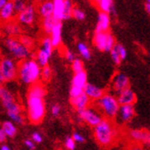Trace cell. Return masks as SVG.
<instances>
[{
  "label": "cell",
  "mask_w": 150,
  "mask_h": 150,
  "mask_svg": "<svg viewBox=\"0 0 150 150\" xmlns=\"http://www.w3.org/2000/svg\"><path fill=\"white\" fill-rule=\"evenodd\" d=\"M0 150H11V148H10L8 146H6V145H3L1 147H0Z\"/></svg>",
  "instance_id": "cell-51"
},
{
  "label": "cell",
  "mask_w": 150,
  "mask_h": 150,
  "mask_svg": "<svg viewBox=\"0 0 150 150\" xmlns=\"http://www.w3.org/2000/svg\"><path fill=\"white\" fill-rule=\"evenodd\" d=\"M87 83H88V76H87V73L85 71H81V72L76 73L74 75L72 79V86L84 89Z\"/></svg>",
  "instance_id": "cell-19"
},
{
  "label": "cell",
  "mask_w": 150,
  "mask_h": 150,
  "mask_svg": "<svg viewBox=\"0 0 150 150\" xmlns=\"http://www.w3.org/2000/svg\"><path fill=\"white\" fill-rule=\"evenodd\" d=\"M51 41L54 48L58 47L62 42V23L61 21H56L53 30L51 31Z\"/></svg>",
  "instance_id": "cell-15"
},
{
  "label": "cell",
  "mask_w": 150,
  "mask_h": 150,
  "mask_svg": "<svg viewBox=\"0 0 150 150\" xmlns=\"http://www.w3.org/2000/svg\"><path fill=\"white\" fill-rule=\"evenodd\" d=\"M110 25V18L107 13L100 12L98 17L96 32H108Z\"/></svg>",
  "instance_id": "cell-14"
},
{
  "label": "cell",
  "mask_w": 150,
  "mask_h": 150,
  "mask_svg": "<svg viewBox=\"0 0 150 150\" xmlns=\"http://www.w3.org/2000/svg\"><path fill=\"white\" fill-rule=\"evenodd\" d=\"M4 31L8 35H9L10 37H15L17 35L21 34V27H19L18 24H17L15 22H12V21H9L5 25Z\"/></svg>",
  "instance_id": "cell-23"
},
{
  "label": "cell",
  "mask_w": 150,
  "mask_h": 150,
  "mask_svg": "<svg viewBox=\"0 0 150 150\" xmlns=\"http://www.w3.org/2000/svg\"><path fill=\"white\" fill-rule=\"evenodd\" d=\"M45 95L46 90L43 85L38 82L30 85L27 97V109L29 121L33 125L41 123L45 116V102L43 100Z\"/></svg>",
  "instance_id": "cell-1"
},
{
  "label": "cell",
  "mask_w": 150,
  "mask_h": 150,
  "mask_svg": "<svg viewBox=\"0 0 150 150\" xmlns=\"http://www.w3.org/2000/svg\"><path fill=\"white\" fill-rule=\"evenodd\" d=\"M70 100H71V103H72V105L77 110L87 109L90 104V100L85 93H83L79 97L75 98V99H71Z\"/></svg>",
  "instance_id": "cell-18"
},
{
  "label": "cell",
  "mask_w": 150,
  "mask_h": 150,
  "mask_svg": "<svg viewBox=\"0 0 150 150\" xmlns=\"http://www.w3.org/2000/svg\"><path fill=\"white\" fill-rule=\"evenodd\" d=\"M6 138H8V136L6 135L5 132L3 131V129L0 128V144H3V143H5Z\"/></svg>",
  "instance_id": "cell-48"
},
{
  "label": "cell",
  "mask_w": 150,
  "mask_h": 150,
  "mask_svg": "<svg viewBox=\"0 0 150 150\" xmlns=\"http://www.w3.org/2000/svg\"><path fill=\"white\" fill-rule=\"evenodd\" d=\"M41 77L43 81H49L52 77V69L50 67H43L41 71Z\"/></svg>",
  "instance_id": "cell-33"
},
{
  "label": "cell",
  "mask_w": 150,
  "mask_h": 150,
  "mask_svg": "<svg viewBox=\"0 0 150 150\" xmlns=\"http://www.w3.org/2000/svg\"><path fill=\"white\" fill-rule=\"evenodd\" d=\"M146 4H149L150 5V0H146Z\"/></svg>",
  "instance_id": "cell-55"
},
{
  "label": "cell",
  "mask_w": 150,
  "mask_h": 150,
  "mask_svg": "<svg viewBox=\"0 0 150 150\" xmlns=\"http://www.w3.org/2000/svg\"><path fill=\"white\" fill-rule=\"evenodd\" d=\"M72 17H74L77 21H83V19H85L86 15H85L84 11H82L81 9L77 8H74L72 11Z\"/></svg>",
  "instance_id": "cell-38"
},
{
  "label": "cell",
  "mask_w": 150,
  "mask_h": 150,
  "mask_svg": "<svg viewBox=\"0 0 150 150\" xmlns=\"http://www.w3.org/2000/svg\"><path fill=\"white\" fill-rule=\"evenodd\" d=\"M64 146L66 147L68 149V150H75L76 148V142L73 140L72 137H70V136H67L64 140Z\"/></svg>",
  "instance_id": "cell-41"
},
{
  "label": "cell",
  "mask_w": 150,
  "mask_h": 150,
  "mask_svg": "<svg viewBox=\"0 0 150 150\" xmlns=\"http://www.w3.org/2000/svg\"><path fill=\"white\" fill-rule=\"evenodd\" d=\"M56 21L53 18V17H49V18H44L42 19V29L43 30L46 32V33L50 34L52 30H53L54 26L55 24Z\"/></svg>",
  "instance_id": "cell-28"
},
{
  "label": "cell",
  "mask_w": 150,
  "mask_h": 150,
  "mask_svg": "<svg viewBox=\"0 0 150 150\" xmlns=\"http://www.w3.org/2000/svg\"><path fill=\"white\" fill-rule=\"evenodd\" d=\"M127 150H146L144 147H142L140 146H130Z\"/></svg>",
  "instance_id": "cell-49"
},
{
  "label": "cell",
  "mask_w": 150,
  "mask_h": 150,
  "mask_svg": "<svg viewBox=\"0 0 150 150\" xmlns=\"http://www.w3.org/2000/svg\"><path fill=\"white\" fill-rule=\"evenodd\" d=\"M42 50H43L45 53L48 54L50 56L53 54V51H54V46L52 44V41L50 37H46L44 38L42 42Z\"/></svg>",
  "instance_id": "cell-31"
},
{
  "label": "cell",
  "mask_w": 150,
  "mask_h": 150,
  "mask_svg": "<svg viewBox=\"0 0 150 150\" xmlns=\"http://www.w3.org/2000/svg\"><path fill=\"white\" fill-rule=\"evenodd\" d=\"M0 70L5 82H10L18 77V64L9 57H4L0 60Z\"/></svg>",
  "instance_id": "cell-6"
},
{
  "label": "cell",
  "mask_w": 150,
  "mask_h": 150,
  "mask_svg": "<svg viewBox=\"0 0 150 150\" xmlns=\"http://www.w3.org/2000/svg\"><path fill=\"white\" fill-rule=\"evenodd\" d=\"M95 4L99 6V8L100 9L101 12L107 13V14L114 12L112 0H97Z\"/></svg>",
  "instance_id": "cell-24"
},
{
  "label": "cell",
  "mask_w": 150,
  "mask_h": 150,
  "mask_svg": "<svg viewBox=\"0 0 150 150\" xmlns=\"http://www.w3.org/2000/svg\"><path fill=\"white\" fill-rule=\"evenodd\" d=\"M84 93V89L83 88H79L77 87H74V86H71L70 88V100L71 99H75V98L79 97L80 95H82Z\"/></svg>",
  "instance_id": "cell-36"
},
{
  "label": "cell",
  "mask_w": 150,
  "mask_h": 150,
  "mask_svg": "<svg viewBox=\"0 0 150 150\" xmlns=\"http://www.w3.org/2000/svg\"><path fill=\"white\" fill-rule=\"evenodd\" d=\"M135 115V110L134 105H120L118 113H117L116 117L118 121L122 123H127Z\"/></svg>",
  "instance_id": "cell-9"
},
{
  "label": "cell",
  "mask_w": 150,
  "mask_h": 150,
  "mask_svg": "<svg viewBox=\"0 0 150 150\" xmlns=\"http://www.w3.org/2000/svg\"><path fill=\"white\" fill-rule=\"evenodd\" d=\"M16 12L14 10V5L12 1H8L0 9V18L3 21H10L14 18Z\"/></svg>",
  "instance_id": "cell-16"
},
{
  "label": "cell",
  "mask_w": 150,
  "mask_h": 150,
  "mask_svg": "<svg viewBox=\"0 0 150 150\" xmlns=\"http://www.w3.org/2000/svg\"><path fill=\"white\" fill-rule=\"evenodd\" d=\"M117 100L120 105H134L136 101V95L131 88H128L119 93Z\"/></svg>",
  "instance_id": "cell-12"
},
{
  "label": "cell",
  "mask_w": 150,
  "mask_h": 150,
  "mask_svg": "<svg viewBox=\"0 0 150 150\" xmlns=\"http://www.w3.org/2000/svg\"><path fill=\"white\" fill-rule=\"evenodd\" d=\"M0 80H2L3 81V76H2V72H1V70H0ZM4 82V81H3Z\"/></svg>",
  "instance_id": "cell-53"
},
{
  "label": "cell",
  "mask_w": 150,
  "mask_h": 150,
  "mask_svg": "<svg viewBox=\"0 0 150 150\" xmlns=\"http://www.w3.org/2000/svg\"><path fill=\"white\" fill-rule=\"evenodd\" d=\"M18 40L21 41V42L24 45L26 48H28L30 51V49H32V48L34 47V41L32 40L30 37H29V36L21 35Z\"/></svg>",
  "instance_id": "cell-32"
},
{
  "label": "cell",
  "mask_w": 150,
  "mask_h": 150,
  "mask_svg": "<svg viewBox=\"0 0 150 150\" xmlns=\"http://www.w3.org/2000/svg\"><path fill=\"white\" fill-rule=\"evenodd\" d=\"M53 11H54V4L53 1H50V0L44 1L39 6V14L43 18L53 17Z\"/></svg>",
  "instance_id": "cell-21"
},
{
  "label": "cell",
  "mask_w": 150,
  "mask_h": 150,
  "mask_svg": "<svg viewBox=\"0 0 150 150\" xmlns=\"http://www.w3.org/2000/svg\"><path fill=\"white\" fill-rule=\"evenodd\" d=\"M109 34V32H96L95 33V36L93 38V42L95 46L100 51L105 52Z\"/></svg>",
  "instance_id": "cell-17"
},
{
  "label": "cell",
  "mask_w": 150,
  "mask_h": 150,
  "mask_svg": "<svg viewBox=\"0 0 150 150\" xmlns=\"http://www.w3.org/2000/svg\"><path fill=\"white\" fill-rule=\"evenodd\" d=\"M2 87H3V81L0 80V88H2Z\"/></svg>",
  "instance_id": "cell-54"
},
{
  "label": "cell",
  "mask_w": 150,
  "mask_h": 150,
  "mask_svg": "<svg viewBox=\"0 0 150 150\" xmlns=\"http://www.w3.org/2000/svg\"><path fill=\"white\" fill-rule=\"evenodd\" d=\"M50 55L48 54H46L43 50H39L38 53L36 54V62L39 64V66L41 67H46L48 66V62H49V59H50Z\"/></svg>",
  "instance_id": "cell-26"
},
{
  "label": "cell",
  "mask_w": 150,
  "mask_h": 150,
  "mask_svg": "<svg viewBox=\"0 0 150 150\" xmlns=\"http://www.w3.org/2000/svg\"><path fill=\"white\" fill-rule=\"evenodd\" d=\"M8 117L12 122H14L15 123H18V125H22V123L24 122L23 114H13V115L8 116Z\"/></svg>",
  "instance_id": "cell-40"
},
{
  "label": "cell",
  "mask_w": 150,
  "mask_h": 150,
  "mask_svg": "<svg viewBox=\"0 0 150 150\" xmlns=\"http://www.w3.org/2000/svg\"><path fill=\"white\" fill-rule=\"evenodd\" d=\"M117 136V129L110 119H102L99 125L94 127V137L98 144L104 148L112 146Z\"/></svg>",
  "instance_id": "cell-2"
},
{
  "label": "cell",
  "mask_w": 150,
  "mask_h": 150,
  "mask_svg": "<svg viewBox=\"0 0 150 150\" xmlns=\"http://www.w3.org/2000/svg\"><path fill=\"white\" fill-rule=\"evenodd\" d=\"M13 5H14V10L17 14L21 13V11H23L25 9V8L27 6V3H26L25 0H18V1H15L13 2Z\"/></svg>",
  "instance_id": "cell-35"
},
{
  "label": "cell",
  "mask_w": 150,
  "mask_h": 150,
  "mask_svg": "<svg viewBox=\"0 0 150 150\" xmlns=\"http://www.w3.org/2000/svg\"><path fill=\"white\" fill-rule=\"evenodd\" d=\"M36 10L32 5H27L23 11L18 14V21L23 25H32L35 21Z\"/></svg>",
  "instance_id": "cell-8"
},
{
  "label": "cell",
  "mask_w": 150,
  "mask_h": 150,
  "mask_svg": "<svg viewBox=\"0 0 150 150\" xmlns=\"http://www.w3.org/2000/svg\"><path fill=\"white\" fill-rule=\"evenodd\" d=\"M72 69L74 71V73H78L81 72V71H84V64L80 59H76L72 62Z\"/></svg>",
  "instance_id": "cell-34"
},
{
  "label": "cell",
  "mask_w": 150,
  "mask_h": 150,
  "mask_svg": "<svg viewBox=\"0 0 150 150\" xmlns=\"http://www.w3.org/2000/svg\"><path fill=\"white\" fill-rule=\"evenodd\" d=\"M130 81L129 78L126 75L122 74V73H118L115 75L112 80V88L115 92L120 93L122 90H125L129 88Z\"/></svg>",
  "instance_id": "cell-11"
},
{
  "label": "cell",
  "mask_w": 150,
  "mask_h": 150,
  "mask_svg": "<svg viewBox=\"0 0 150 150\" xmlns=\"http://www.w3.org/2000/svg\"><path fill=\"white\" fill-rule=\"evenodd\" d=\"M146 10L148 12V14L150 15V5L149 4H146Z\"/></svg>",
  "instance_id": "cell-52"
},
{
  "label": "cell",
  "mask_w": 150,
  "mask_h": 150,
  "mask_svg": "<svg viewBox=\"0 0 150 150\" xmlns=\"http://www.w3.org/2000/svg\"><path fill=\"white\" fill-rule=\"evenodd\" d=\"M116 44L115 42V39L112 34H109V38H108V42H107V46L105 49V52H110L112 49L114 47V45Z\"/></svg>",
  "instance_id": "cell-42"
},
{
  "label": "cell",
  "mask_w": 150,
  "mask_h": 150,
  "mask_svg": "<svg viewBox=\"0 0 150 150\" xmlns=\"http://www.w3.org/2000/svg\"><path fill=\"white\" fill-rule=\"evenodd\" d=\"M31 140L34 143H37V144H40V143L42 142V136L40 133L35 132L31 134Z\"/></svg>",
  "instance_id": "cell-43"
},
{
  "label": "cell",
  "mask_w": 150,
  "mask_h": 150,
  "mask_svg": "<svg viewBox=\"0 0 150 150\" xmlns=\"http://www.w3.org/2000/svg\"><path fill=\"white\" fill-rule=\"evenodd\" d=\"M1 128L3 129V131L5 132L6 135L8 136V137L13 138V137H15L17 134V127L12 122H8V121L4 122Z\"/></svg>",
  "instance_id": "cell-25"
},
{
  "label": "cell",
  "mask_w": 150,
  "mask_h": 150,
  "mask_svg": "<svg viewBox=\"0 0 150 150\" xmlns=\"http://www.w3.org/2000/svg\"><path fill=\"white\" fill-rule=\"evenodd\" d=\"M114 47H115V49L117 50V52H118V54H119V56H120V58H121V60L122 61V60H125V58H126V56H127V51H126V49L122 46V44H115L114 45Z\"/></svg>",
  "instance_id": "cell-37"
},
{
  "label": "cell",
  "mask_w": 150,
  "mask_h": 150,
  "mask_svg": "<svg viewBox=\"0 0 150 150\" xmlns=\"http://www.w3.org/2000/svg\"><path fill=\"white\" fill-rule=\"evenodd\" d=\"M74 6L71 0H64V19H68L72 17V11Z\"/></svg>",
  "instance_id": "cell-29"
},
{
  "label": "cell",
  "mask_w": 150,
  "mask_h": 150,
  "mask_svg": "<svg viewBox=\"0 0 150 150\" xmlns=\"http://www.w3.org/2000/svg\"><path fill=\"white\" fill-rule=\"evenodd\" d=\"M78 117L82 122H85L88 125L95 127L102 121V116L97 110L88 107L87 109L77 110Z\"/></svg>",
  "instance_id": "cell-7"
},
{
  "label": "cell",
  "mask_w": 150,
  "mask_h": 150,
  "mask_svg": "<svg viewBox=\"0 0 150 150\" xmlns=\"http://www.w3.org/2000/svg\"><path fill=\"white\" fill-rule=\"evenodd\" d=\"M64 56H66V59H67L68 62H71V63H72V62L76 59L75 54H74L70 50H67V51H66V53H64Z\"/></svg>",
  "instance_id": "cell-45"
},
{
  "label": "cell",
  "mask_w": 150,
  "mask_h": 150,
  "mask_svg": "<svg viewBox=\"0 0 150 150\" xmlns=\"http://www.w3.org/2000/svg\"><path fill=\"white\" fill-rule=\"evenodd\" d=\"M77 49L79 54H81V56L86 60H89L91 57V54H90V50L89 48L87 46L84 42H79L77 44Z\"/></svg>",
  "instance_id": "cell-30"
},
{
  "label": "cell",
  "mask_w": 150,
  "mask_h": 150,
  "mask_svg": "<svg viewBox=\"0 0 150 150\" xmlns=\"http://www.w3.org/2000/svg\"><path fill=\"white\" fill-rule=\"evenodd\" d=\"M64 0H54L53 1V18L56 21H61L64 19Z\"/></svg>",
  "instance_id": "cell-20"
},
{
  "label": "cell",
  "mask_w": 150,
  "mask_h": 150,
  "mask_svg": "<svg viewBox=\"0 0 150 150\" xmlns=\"http://www.w3.org/2000/svg\"><path fill=\"white\" fill-rule=\"evenodd\" d=\"M0 100H1L2 103H5L8 101L15 100V97L13 96V94L8 88L2 87L0 88Z\"/></svg>",
  "instance_id": "cell-27"
},
{
  "label": "cell",
  "mask_w": 150,
  "mask_h": 150,
  "mask_svg": "<svg viewBox=\"0 0 150 150\" xmlns=\"http://www.w3.org/2000/svg\"><path fill=\"white\" fill-rule=\"evenodd\" d=\"M96 102L98 109L107 119L110 120L115 118L120 108V104L116 97L109 93H104L100 99H99Z\"/></svg>",
  "instance_id": "cell-4"
},
{
  "label": "cell",
  "mask_w": 150,
  "mask_h": 150,
  "mask_svg": "<svg viewBox=\"0 0 150 150\" xmlns=\"http://www.w3.org/2000/svg\"><path fill=\"white\" fill-rule=\"evenodd\" d=\"M42 67L33 60H23L18 64V76L23 83L31 85L38 82L41 77Z\"/></svg>",
  "instance_id": "cell-3"
},
{
  "label": "cell",
  "mask_w": 150,
  "mask_h": 150,
  "mask_svg": "<svg viewBox=\"0 0 150 150\" xmlns=\"http://www.w3.org/2000/svg\"><path fill=\"white\" fill-rule=\"evenodd\" d=\"M5 45L12 54V55L18 60L23 61L30 56V51L28 48H26L21 42V41L15 37L6 38L5 41Z\"/></svg>",
  "instance_id": "cell-5"
},
{
  "label": "cell",
  "mask_w": 150,
  "mask_h": 150,
  "mask_svg": "<svg viewBox=\"0 0 150 150\" xmlns=\"http://www.w3.org/2000/svg\"><path fill=\"white\" fill-rule=\"evenodd\" d=\"M73 140L76 142V143H84L85 142V138L84 136L78 133H74L73 134V136H72Z\"/></svg>",
  "instance_id": "cell-44"
},
{
  "label": "cell",
  "mask_w": 150,
  "mask_h": 150,
  "mask_svg": "<svg viewBox=\"0 0 150 150\" xmlns=\"http://www.w3.org/2000/svg\"><path fill=\"white\" fill-rule=\"evenodd\" d=\"M8 2V0H0V9H1Z\"/></svg>",
  "instance_id": "cell-50"
},
{
  "label": "cell",
  "mask_w": 150,
  "mask_h": 150,
  "mask_svg": "<svg viewBox=\"0 0 150 150\" xmlns=\"http://www.w3.org/2000/svg\"><path fill=\"white\" fill-rule=\"evenodd\" d=\"M110 56H112V61H113V63L115 64H117V66H118V64H121L122 60H121L118 52H117V50L115 49V47H113L112 49V51H110Z\"/></svg>",
  "instance_id": "cell-39"
},
{
  "label": "cell",
  "mask_w": 150,
  "mask_h": 150,
  "mask_svg": "<svg viewBox=\"0 0 150 150\" xmlns=\"http://www.w3.org/2000/svg\"><path fill=\"white\" fill-rule=\"evenodd\" d=\"M8 1H12V2H15V1H18V0H8Z\"/></svg>",
  "instance_id": "cell-56"
},
{
  "label": "cell",
  "mask_w": 150,
  "mask_h": 150,
  "mask_svg": "<svg viewBox=\"0 0 150 150\" xmlns=\"http://www.w3.org/2000/svg\"><path fill=\"white\" fill-rule=\"evenodd\" d=\"M84 93L88 97V99L90 100L97 101L103 96L104 91L102 88H99L96 85L87 83V85L84 88Z\"/></svg>",
  "instance_id": "cell-13"
},
{
  "label": "cell",
  "mask_w": 150,
  "mask_h": 150,
  "mask_svg": "<svg viewBox=\"0 0 150 150\" xmlns=\"http://www.w3.org/2000/svg\"><path fill=\"white\" fill-rule=\"evenodd\" d=\"M61 112V106L59 104H54V105L52 107V114L54 116H58L60 114Z\"/></svg>",
  "instance_id": "cell-46"
},
{
  "label": "cell",
  "mask_w": 150,
  "mask_h": 150,
  "mask_svg": "<svg viewBox=\"0 0 150 150\" xmlns=\"http://www.w3.org/2000/svg\"><path fill=\"white\" fill-rule=\"evenodd\" d=\"M2 104L4 108L6 109V113H8V116L13 115V114H22V109L16 100L8 101Z\"/></svg>",
  "instance_id": "cell-22"
},
{
  "label": "cell",
  "mask_w": 150,
  "mask_h": 150,
  "mask_svg": "<svg viewBox=\"0 0 150 150\" xmlns=\"http://www.w3.org/2000/svg\"><path fill=\"white\" fill-rule=\"evenodd\" d=\"M24 145L27 146L30 150H34L35 149V143L32 140H30V139L25 140L24 141Z\"/></svg>",
  "instance_id": "cell-47"
},
{
  "label": "cell",
  "mask_w": 150,
  "mask_h": 150,
  "mask_svg": "<svg viewBox=\"0 0 150 150\" xmlns=\"http://www.w3.org/2000/svg\"><path fill=\"white\" fill-rule=\"evenodd\" d=\"M130 138L135 142L144 144L146 146L150 148V132L142 129H134L129 132Z\"/></svg>",
  "instance_id": "cell-10"
}]
</instances>
